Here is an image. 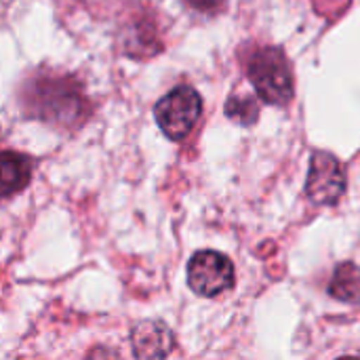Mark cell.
<instances>
[{
    "mask_svg": "<svg viewBox=\"0 0 360 360\" xmlns=\"http://www.w3.org/2000/svg\"><path fill=\"white\" fill-rule=\"evenodd\" d=\"M247 74L257 95L272 105H285L293 97V72L285 53L276 46L255 51Z\"/></svg>",
    "mask_w": 360,
    "mask_h": 360,
    "instance_id": "1",
    "label": "cell"
},
{
    "mask_svg": "<svg viewBox=\"0 0 360 360\" xmlns=\"http://www.w3.org/2000/svg\"><path fill=\"white\" fill-rule=\"evenodd\" d=\"M156 122L162 133L173 139H186L202 114V99L192 86H175L154 108Z\"/></svg>",
    "mask_w": 360,
    "mask_h": 360,
    "instance_id": "2",
    "label": "cell"
},
{
    "mask_svg": "<svg viewBox=\"0 0 360 360\" xmlns=\"http://www.w3.org/2000/svg\"><path fill=\"white\" fill-rule=\"evenodd\" d=\"M188 285L200 297H217L234 287V264L219 251H198L188 264Z\"/></svg>",
    "mask_w": 360,
    "mask_h": 360,
    "instance_id": "3",
    "label": "cell"
},
{
    "mask_svg": "<svg viewBox=\"0 0 360 360\" xmlns=\"http://www.w3.org/2000/svg\"><path fill=\"white\" fill-rule=\"evenodd\" d=\"M308 198L316 205H335L346 192V171L329 152H314L306 179Z\"/></svg>",
    "mask_w": 360,
    "mask_h": 360,
    "instance_id": "4",
    "label": "cell"
},
{
    "mask_svg": "<svg viewBox=\"0 0 360 360\" xmlns=\"http://www.w3.org/2000/svg\"><path fill=\"white\" fill-rule=\"evenodd\" d=\"M137 360H165L175 346L171 329L162 321H141L131 333Z\"/></svg>",
    "mask_w": 360,
    "mask_h": 360,
    "instance_id": "5",
    "label": "cell"
},
{
    "mask_svg": "<svg viewBox=\"0 0 360 360\" xmlns=\"http://www.w3.org/2000/svg\"><path fill=\"white\" fill-rule=\"evenodd\" d=\"M32 179V160L17 152H0V200L21 192Z\"/></svg>",
    "mask_w": 360,
    "mask_h": 360,
    "instance_id": "6",
    "label": "cell"
},
{
    "mask_svg": "<svg viewBox=\"0 0 360 360\" xmlns=\"http://www.w3.org/2000/svg\"><path fill=\"white\" fill-rule=\"evenodd\" d=\"M331 297L344 304H360V268L352 262L340 264L331 283H329Z\"/></svg>",
    "mask_w": 360,
    "mask_h": 360,
    "instance_id": "7",
    "label": "cell"
},
{
    "mask_svg": "<svg viewBox=\"0 0 360 360\" xmlns=\"http://www.w3.org/2000/svg\"><path fill=\"white\" fill-rule=\"evenodd\" d=\"M226 112L230 118H234L243 124H251L257 118V105L251 97H240V99L232 97L226 105Z\"/></svg>",
    "mask_w": 360,
    "mask_h": 360,
    "instance_id": "8",
    "label": "cell"
},
{
    "mask_svg": "<svg viewBox=\"0 0 360 360\" xmlns=\"http://www.w3.org/2000/svg\"><path fill=\"white\" fill-rule=\"evenodd\" d=\"M194 8H198V11H205V13H209V11H215L224 0H188Z\"/></svg>",
    "mask_w": 360,
    "mask_h": 360,
    "instance_id": "9",
    "label": "cell"
},
{
    "mask_svg": "<svg viewBox=\"0 0 360 360\" xmlns=\"http://www.w3.org/2000/svg\"><path fill=\"white\" fill-rule=\"evenodd\" d=\"M91 360H120V359H118V354H116L114 350H110V348H97V350H93Z\"/></svg>",
    "mask_w": 360,
    "mask_h": 360,
    "instance_id": "10",
    "label": "cell"
},
{
    "mask_svg": "<svg viewBox=\"0 0 360 360\" xmlns=\"http://www.w3.org/2000/svg\"><path fill=\"white\" fill-rule=\"evenodd\" d=\"M338 360H360V359H356V356H342V359H338Z\"/></svg>",
    "mask_w": 360,
    "mask_h": 360,
    "instance_id": "11",
    "label": "cell"
}]
</instances>
